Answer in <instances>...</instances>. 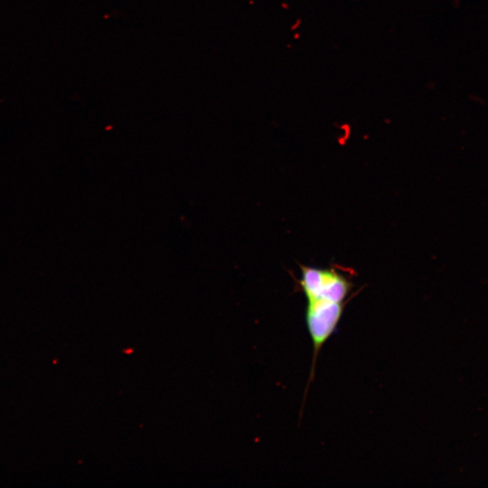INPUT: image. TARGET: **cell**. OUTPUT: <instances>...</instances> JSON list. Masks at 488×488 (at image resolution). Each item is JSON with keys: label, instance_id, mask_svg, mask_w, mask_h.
I'll list each match as a JSON object with an SVG mask.
<instances>
[{"label": "cell", "instance_id": "1", "mask_svg": "<svg viewBox=\"0 0 488 488\" xmlns=\"http://www.w3.org/2000/svg\"><path fill=\"white\" fill-rule=\"evenodd\" d=\"M301 289L306 299H323L345 302L352 282L342 273L333 268H320L301 265Z\"/></svg>", "mask_w": 488, "mask_h": 488}, {"label": "cell", "instance_id": "2", "mask_svg": "<svg viewBox=\"0 0 488 488\" xmlns=\"http://www.w3.org/2000/svg\"><path fill=\"white\" fill-rule=\"evenodd\" d=\"M305 321L314 346L312 375L319 351L334 333L345 307V302L306 299Z\"/></svg>", "mask_w": 488, "mask_h": 488}]
</instances>
